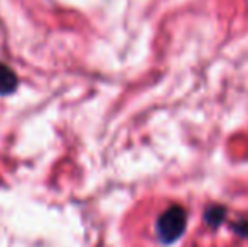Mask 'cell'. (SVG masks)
<instances>
[{
  "label": "cell",
  "instance_id": "6da1fadb",
  "mask_svg": "<svg viewBox=\"0 0 248 247\" xmlns=\"http://www.w3.org/2000/svg\"><path fill=\"white\" fill-rule=\"evenodd\" d=\"M187 225V217L184 208L170 207L159 217L155 224L157 237L162 244H174L184 234Z\"/></svg>",
  "mask_w": 248,
  "mask_h": 247
},
{
  "label": "cell",
  "instance_id": "7a4b0ae2",
  "mask_svg": "<svg viewBox=\"0 0 248 247\" xmlns=\"http://www.w3.org/2000/svg\"><path fill=\"white\" fill-rule=\"evenodd\" d=\"M19 86V78L16 71L5 63L0 61V95H10Z\"/></svg>",
  "mask_w": 248,
  "mask_h": 247
},
{
  "label": "cell",
  "instance_id": "3957f363",
  "mask_svg": "<svg viewBox=\"0 0 248 247\" xmlns=\"http://www.w3.org/2000/svg\"><path fill=\"white\" fill-rule=\"evenodd\" d=\"M225 215H226L225 207H218V205H215V207H209L208 210H206L204 220H206V224L211 225V227H218V225L225 220Z\"/></svg>",
  "mask_w": 248,
  "mask_h": 247
}]
</instances>
